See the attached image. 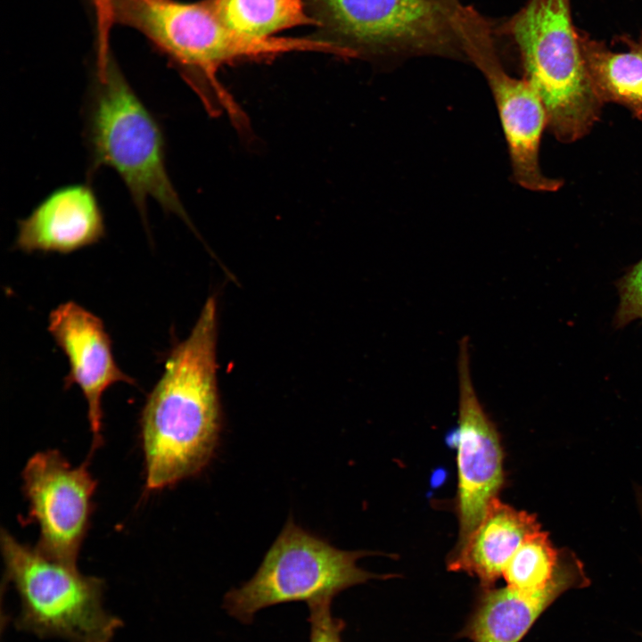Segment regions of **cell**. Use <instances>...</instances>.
Wrapping results in <instances>:
<instances>
[{"mask_svg":"<svg viewBox=\"0 0 642 642\" xmlns=\"http://www.w3.org/2000/svg\"><path fill=\"white\" fill-rule=\"evenodd\" d=\"M217 301L208 298L189 336L174 345L140 416L147 491L198 475L221 431L217 386Z\"/></svg>","mask_w":642,"mask_h":642,"instance_id":"cell-1","label":"cell"},{"mask_svg":"<svg viewBox=\"0 0 642 642\" xmlns=\"http://www.w3.org/2000/svg\"><path fill=\"white\" fill-rule=\"evenodd\" d=\"M114 23L142 33L196 93L207 111L226 113L243 132L248 121L218 79L225 65L272 60L292 52H318L311 37L257 39L228 28L208 0H111Z\"/></svg>","mask_w":642,"mask_h":642,"instance_id":"cell-2","label":"cell"},{"mask_svg":"<svg viewBox=\"0 0 642 642\" xmlns=\"http://www.w3.org/2000/svg\"><path fill=\"white\" fill-rule=\"evenodd\" d=\"M85 107L89 172L102 167L116 171L144 222L152 199L191 226L168 173L162 128L112 57L95 63Z\"/></svg>","mask_w":642,"mask_h":642,"instance_id":"cell-3","label":"cell"},{"mask_svg":"<svg viewBox=\"0 0 642 642\" xmlns=\"http://www.w3.org/2000/svg\"><path fill=\"white\" fill-rule=\"evenodd\" d=\"M508 29L552 134L564 144L586 136L599 120L603 103L587 73L569 0H530Z\"/></svg>","mask_w":642,"mask_h":642,"instance_id":"cell-4","label":"cell"},{"mask_svg":"<svg viewBox=\"0 0 642 642\" xmlns=\"http://www.w3.org/2000/svg\"><path fill=\"white\" fill-rule=\"evenodd\" d=\"M314 37L347 58L465 57V21L428 0H303Z\"/></svg>","mask_w":642,"mask_h":642,"instance_id":"cell-5","label":"cell"},{"mask_svg":"<svg viewBox=\"0 0 642 642\" xmlns=\"http://www.w3.org/2000/svg\"><path fill=\"white\" fill-rule=\"evenodd\" d=\"M5 578L20 601L16 625L40 638L69 642H110L122 621L103 606L104 582L0 533Z\"/></svg>","mask_w":642,"mask_h":642,"instance_id":"cell-6","label":"cell"},{"mask_svg":"<svg viewBox=\"0 0 642 642\" xmlns=\"http://www.w3.org/2000/svg\"><path fill=\"white\" fill-rule=\"evenodd\" d=\"M369 551L339 549L289 519L255 574L224 597L226 613L243 623L268 606L332 602L343 590L387 575L369 572L358 560Z\"/></svg>","mask_w":642,"mask_h":642,"instance_id":"cell-7","label":"cell"},{"mask_svg":"<svg viewBox=\"0 0 642 642\" xmlns=\"http://www.w3.org/2000/svg\"><path fill=\"white\" fill-rule=\"evenodd\" d=\"M86 461L72 466L57 449L33 455L23 468L28 523L39 528L36 547L53 559L77 565L90 526L96 481Z\"/></svg>","mask_w":642,"mask_h":642,"instance_id":"cell-8","label":"cell"},{"mask_svg":"<svg viewBox=\"0 0 642 642\" xmlns=\"http://www.w3.org/2000/svg\"><path fill=\"white\" fill-rule=\"evenodd\" d=\"M458 424L457 431V490L456 508L461 547L484 517L504 485V453L499 433L483 409L470 371L467 337L457 354Z\"/></svg>","mask_w":642,"mask_h":642,"instance_id":"cell-9","label":"cell"},{"mask_svg":"<svg viewBox=\"0 0 642 642\" xmlns=\"http://www.w3.org/2000/svg\"><path fill=\"white\" fill-rule=\"evenodd\" d=\"M466 57L482 72L491 90L514 181L531 191H557L564 181L545 176L539 166V144L543 130L547 127V116L536 89L527 79L511 77L504 70L491 35L470 43Z\"/></svg>","mask_w":642,"mask_h":642,"instance_id":"cell-10","label":"cell"},{"mask_svg":"<svg viewBox=\"0 0 642 642\" xmlns=\"http://www.w3.org/2000/svg\"><path fill=\"white\" fill-rule=\"evenodd\" d=\"M48 330L69 361L65 389L77 385L87 403L93 437L89 458L103 443V394L116 383L136 382L118 366L103 320L79 304L67 301L53 309Z\"/></svg>","mask_w":642,"mask_h":642,"instance_id":"cell-11","label":"cell"},{"mask_svg":"<svg viewBox=\"0 0 642 642\" xmlns=\"http://www.w3.org/2000/svg\"><path fill=\"white\" fill-rule=\"evenodd\" d=\"M588 584L582 563L571 550L563 549L554 580L542 589L482 588L457 637L472 642H519L558 597Z\"/></svg>","mask_w":642,"mask_h":642,"instance_id":"cell-12","label":"cell"},{"mask_svg":"<svg viewBox=\"0 0 642 642\" xmlns=\"http://www.w3.org/2000/svg\"><path fill=\"white\" fill-rule=\"evenodd\" d=\"M104 235V217L93 187L69 185L49 193L18 222L15 248L66 254L98 243Z\"/></svg>","mask_w":642,"mask_h":642,"instance_id":"cell-13","label":"cell"},{"mask_svg":"<svg viewBox=\"0 0 642 642\" xmlns=\"http://www.w3.org/2000/svg\"><path fill=\"white\" fill-rule=\"evenodd\" d=\"M540 529L535 514L498 498L465 543L450 553L448 569L477 578L482 588H492L524 539Z\"/></svg>","mask_w":642,"mask_h":642,"instance_id":"cell-14","label":"cell"},{"mask_svg":"<svg viewBox=\"0 0 642 642\" xmlns=\"http://www.w3.org/2000/svg\"><path fill=\"white\" fill-rule=\"evenodd\" d=\"M579 37L587 73L599 100L621 104L642 120V37L627 40V48L615 52Z\"/></svg>","mask_w":642,"mask_h":642,"instance_id":"cell-15","label":"cell"},{"mask_svg":"<svg viewBox=\"0 0 642 642\" xmlns=\"http://www.w3.org/2000/svg\"><path fill=\"white\" fill-rule=\"evenodd\" d=\"M228 28L250 38H269L298 26L317 27L303 0H208Z\"/></svg>","mask_w":642,"mask_h":642,"instance_id":"cell-16","label":"cell"},{"mask_svg":"<svg viewBox=\"0 0 642 642\" xmlns=\"http://www.w3.org/2000/svg\"><path fill=\"white\" fill-rule=\"evenodd\" d=\"M557 549L541 529L527 537L506 565V586L520 591H536L554 580L561 560Z\"/></svg>","mask_w":642,"mask_h":642,"instance_id":"cell-17","label":"cell"},{"mask_svg":"<svg viewBox=\"0 0 642 642\" xmlns=\"http://www.w3.org/2000/svg\"><path fill=\"white\" fill-rule=\"evenodd\" d=\"M615 286L619 304L613 317L614 328H623L634 320H642V259L615 281Z\"/></svg>","mask_w":642,"mask_h":642,"instance_id":"cell-18","label":"cell"},{"mask_svg":"<svg viewBox=\"0 0 642 642\" xmlns=\"http://www.w3.org/2000/svg\"><path fill=\"white\" fill-rule=\"evenodd\" d=\"M331 604L327 601L309 605V642H342L345 622L333 615Z\"/></svg>","mask_w":642,"mask_h":642,"instance_id":"cell-19","label":"cell"},{"mask_svg":"<svg viewBox=\"0 0 642 642\" xmlns=\"http://www.w3.org/2000/svg\"><path fill=\"white\" fill-rule=\"evenodd\" d=\"M446 11L449 12L461 21H465L470 18L473 10L468 7H465L461 4L459 0H428Z\"/></svg>","mask_w":642,"mask_h":642,"instance_id":"cell-20","label":"cell"},{"mask_svg":"<svg viewBox=\"0 0 642 642\" xmlns=\"http://www.w3.org/2000/svg\"><path fill=\"white\" fill-rule=\"evenodd\" d=\"M94 4L95 17L97 19H105L111 12V0H92Z\"/></svg>","mask_w":642,"mask_h":642,"instance_id":"cell-21","label":"cell"},{"mask_svg":"<svg viewBox=\"0 0 642 642\" xmlns=\"http://www.w3.org/2000/svg\"><path fill=\"white\" fill-rule=\"evenodd\" d=\"M642 121V120H641Z\"/></svg>","mask_w":642,"mask_h":642,"instance_id":"cell-22","label":"cell"}]
</instances>
